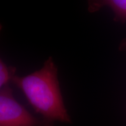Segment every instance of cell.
<instances>
[{"label": "cell", "mask_w": 126, "mask_h": 126, "mask_svg": "<svg viewBox=\"0 0 126 126\" xmlns=\"http://www.w3.org/2000/svg\"><path fill=\"white\" fill-rule=\"evenodd\" d=\"M57 67L48 58L40 70L24 77L15 75L11 81L23 92L43 120L51 126L60 122L71 123L65 108L58 79Z\"/></svg>", "instance_id": "obj_1"}, {"label": "cell", "mask_w": 126, "mask_h": 126, "mask_svg": "<svg viewBox=\"0 0 126 126\" xmlns=\"http://www.w3.org/2000/svg\"><path fill=\"white\" fill-rule=\"evenodd\" d=\"M0 126H51L31 114L15 99L8 84L0 89Z\"/></svg>", "instance_id": "obj_2"}, {"label": "cell", "mask_w": 126, "mask_h": 126, "mask_svg": "<svg viewBox=\"0 0 126 126\" xmlns=\"http://www.w3.org/2000/svg\"><path fill=\"white\" fill-rule=\"evenodd\" d=\"M105 7L113 11L116 20L126 21V0L90 1L88 3V10L90 12H96Z\"/></svg>", "instance_id": "obj_3"}, {"label": "cell", "mask_w": 126, "mask_h": 126, "mask_svg": "<svg viewBox=\"0 0 126 126\" xmlns=\"http://www.w3.org/2000/svg\"><path fill=\"white\" fill-rule=\"evenodd\" d=\"M2 25L0 23V32L2 30ZM15 67H8L0 59V89L7 85L15 75Z\"/></svg>", "instance_id": "obj_4"}]
</instances>
